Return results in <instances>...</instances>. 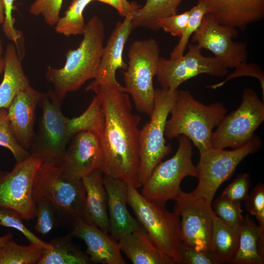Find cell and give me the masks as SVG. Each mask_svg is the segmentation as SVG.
Listing matches in <instances>:
<instances>
[{
  "instance_id": "1",
  "label": "cell",
  "mask_w": 264,
  "mask_h": 264,
  "mask_svg": "<svg viewBox=\"0 0 264 264\" xmlns=\"http://www.w3.org/2000/svg\"><path fill=\"white\" fill-rule=\"evenodd\" d=\"M86 90L98 96L104 115V129L99 135L103 153L101 170L136 188L140 187L138 126L141 118L132 113L129 95L93 81Z\"/></svg>"
},
{
  "instance_id": "2",
  "label": "cell",
  "mask_w": 264,
  "mask_h": 264,
  "mask_svg": "<svg viewBox=\"0 0 264 264\" xmlns=\"http://www.w3.org/2000/svg\"><path fill=\"white\" fill-rule=\"evenodd\" d=\"M63 101L49 90L43 93L39 104L42 115L29 149L42 163L61 166L66 147L77 133L90 131L99 135L104 129V115L97 95L82 114L73 118L63 114Z\"/></svg>"
},
{
  "instance_id": "3",
  "label": "cell",
  "mask_w": 264,
  "mask_h": 264,
  "mask_svg": "<svg viewBox=\"0 0 264 264\" xmlns=\"http://www.w3.org/2000/svg\"><path fill=\"white\" fill-rule=\"evenodd\" d=\"M83 38L78 47L69 50L66 62L60 68L49 66L45 74L54 86L56 95L63 100L67 93L80 89L88 80L95 78L104 48L105 26L97 16L86 24Z\"/></svg>"
},
{
  "instance_id": "4",
  "label": "cell",
  "mask_w": 264,
  "mask_h": 264,
  "mask_svg": "<svg viewBox=\"0 0 264 264\" xmlns=\"http://www.w3.org/2000/svg\"><path fill=\"white\" fill-rule=\"evenodd\" d=\"M227 111L222 103L205 105L196 100L189 90H178L170 111L171 117L165 123L164 136L172 139L183 135L193 142L200 154L212 148V130Z\"/></svg>"
},
{
  "instance_id": "5",
  "label": "cell",
  "mask_w": 264,
  "mask_h": 264,
  "mask_svg": "<svg viewBox=\"0 0 264 264\" xmlns=\"http://www.w3.org/2000/svg\"><path fill=\"white\" fill-rule=\"evenodd\" d=\"M33 198L48 201L56 214V222L70 225L83 220L86 190L82 179L71 178L61 166L42 163L36 174Z\"/></svg>"
},
{
  "instance_id": "6",
  "label": "cell",
  "mask_w": 264,
  "mask_h": 264,
  "mask_svg": "<svg viewBox=\"0 0 264 264\" xmlns=\"http://www.w3.org/2000/svg\"><path fill=\"white\" fill-rule=\"evenodd\" d=\"M160 48L154 38L134 41L130 45L127 67L123 72L125 88L136 110L149 116L154 107L153 78L156 76Z\"/></svg>"
},
{
  "instance_id": "7",
  "label": "cell",
  "mask_w": 264,
  "mask_h": 264,
  "mask_svg": "<svg viewBox=\"0 0 264 264\" xmlns=\"http://www.w3.org/2000/svg\"><path fill=\"white\" fill-rule=\"evenodd\" d=\"M128 203L137 221L146 230L155 245L171 257L175 264H180L179 246L181 242L179 217L169 212L140 194L133 186L127 185Z\"/></svg>"
},
{
  "instance_id": "8",
  "label": "cell",
  "mask_w": 264,
  "mask_h": 264,
  "mask_svg": "<svg viewBox=\"0 0 264 264\" xmlns=\"http://www.w3.org/2000/svg\"><path fill=\"white\" fill-rule=\"evenodd\" d=\"M178 90L157 88L154 91V107L150 121L139 132V180L142 186L154 168L172 151L164 138L165 123L176 100Z\"/></svg>"
},
{
  "instance_id": "9",
  "label": "cell",
  "mask_w": 264,
  "mask_h": 264,
  "mask_svg": "<svg viewBox=\"0 0 264 264\" xmlns=\"http://www.w3.org/2000/svg\"><path fill=\"white\" fill-rule=\"evenodd\" d=\"M178 147L171 158L160 162L142 185V195L156 204L165 207L166 202L175 200L182 191V180L188 176L198 177V171L192 159L191 141L181 135L177 137Z\"/></svg>"
},
{
  "instance_id": "10",
  "label": "cell",
  "mask_w": 264,
  "mask_h": 264,
  "mask_svg": "<svg viewBox=\"0 0 264 264\" xmlns=\"http://www.w3.org/2000/svg\"><path fill=\"white\" fill-rule=\"evenodd\" d=\"M262 145V140L254 134L241 148L232 150L211 148L200 154L196 166L198 184L190 193L212 204L219 188L230 177L240 162L248 155L258 152Z\"/></svg>"
},
{
  "instance_id": "11",
  "label": "cell",
  "mask_w": 264,
  "mask_h": 264,
  "mask_svg": "<svg viewBox=\"0 0 264 264\" xmlns=\"http://www.w3.org/2000/svg\"><path fill=\"white\" fill-rule=\"evenodd\" d=\"M240 106L225 115L212 132V148L236 149L244 145L264 121V102L255 90L243 89Z\"/></svg>"
},
{
  "instance_id": "12",
  "label": "cell",
  "mask_w": 264,
  "mask_h": 264,
  "mask_svg": "<svg viewBox=\"0 0 264 264\" xmlns=\"http://www.w3.org/2000/svg\"><path fill=\"white\" fill-rule=\"evenodd\" d=\"M42 163L40 158L31 154L26 159L17 162L10 172L0 177V207L15 210L23 220H29L35 217L33 186Z\"/></svg>"
},
{
  "instance_id": "13",
  "label": "cell",
  "mask_w": 264,
  "mask_h": 264,
  "mask_svg": "<svg viewBox=\"0 0 264 264\" xmlns=\"http://www.w3.org/2000/svg\"><path fill=\"white\" fill-rule=\"evenodd\" d=\"M175 200L174 212L181 217V242L197 250L211 251L215 215L212 204L182 191Z\"/></svg>"
},
{
  "instance_id": "14",
  "label": "cell",
  "mask_w": 264,
  "mask_h": 264,
  "mask_svg": "<svg viewBox=\"0 0 264 264\" xmlns=\"http://www.w3.org/2000/svg\"><path fill=\"white\" fill-rule=\"evenodd\" d=\"M188 48V52L176 59L160 57L156 76L162 88L175 90L199 74L222 77L228 73V69L216 58L202 55L197 44H189Z\"/></svg>"
},
{
  "instance_id": "15",
  "label": "cell",
  "mask_w": 264,
  "mask_h": 264,
  "mask_svg": "<svg viewBox=\"0 0 264 264\" xmlns=\"http://www.w3.org/2000/svg\"><path fill=\"white\" fill-rule=\"evenodd\" d=\"M238 35V29L219 23L207 13L193 34L192 41L201 49L211 51L227 69L233 68L246 62L248 55L245 43L233 41Z\"/></svg>"
},
{
  "instance_id": "16",
  "label": "cell",
  "mask_w": 264,
  "mask_h": 264,
  "mask_svg": "<svg viewBox=\"0 0 264 264\" xmlns=\"http://www.w3.org/2000/svg\"><path fill=\"white\" fill-rule=\"evenodd\" d=\"M103 153L99 135L90 131L77 133L68 142L61 167L68 176L82 179L101 170Z\"/></svg>"
},
{
  "instance_id": "17",
  "label": "cell",
  "mask_w": 264,
  "mask_h": 264,
  "mask_svg": "<svg viewBox=\"0 0 264 264\" xmlns=\"http://www.w3.org/2000/svg\"><path fill=\"white\" fill-rule=\"evenodd\" d=\"M131 18L118 22L110 34L105 46L93 81L106 87L115 88L127 92L124 87L117 82L116 72L118 69L126 70L127 64L123 60L125 45L132 31Z\"/></svg>"
},
{
  "instance_id": "18",
  "label": "cell",
  "mask_w": 264,
  "mask_h": 264,
  "mask_svg": "<svg viewBox=\"0 0 264 264\" xmlns=\"http://www.w3.org/2000/svg\"><path fill=\"white\" fill-rule=\"evenodd\" d=\"M43 93L30 86L20 91L7 109L14 136L24 149H30L35 137V110Z\"/></svg>"
},
{
  "instance_id": "19",
  "label": "cell",
  "mask_w": 264,
  "mask_h": 264,
  "mask_svg": "<svg viewBox=\"0 0 264 264\" xmlns=\"http://www.w3.org/2000/svg\"><path fill=\"white\" fill-rule=\"evenodd\" d=\"M202 0L216 22L242 31L264 18V0Z\"/></svg>"
},
{
  "instance_id": "20",
  "label": "cell",
  "mask_w": 264,
  "mask_h": 264,
  "mask_svg": "<svg viewBox=\"0 0 264 264\" xmlns=\"http://www.w3.org/2000/svg\"><path fill=\"white\" fill-rule=\"evenodd\" d=\"M103 183L107 194L109 213V232L117 242L141 226L130 214L127 185L124 180L103 174Z\"/></svg>"
},
{
  "instance_id": "21",
  "label": "cell",
  "mask_w": 264,
  "mask_h": 264,
  "mask_svg": "<svg viewBox=\"0 0 264 264\" xmlns=\"http://www.w3.org/2000/svg\"><path fill=\"white\" fill-rule=\"evenodd\" d=\"M70 235L82 240L87 245L86 253L92 263L126 264L118 242L110 235L82 220L74 223Z\"/></svg>"
},
{
  "instance_id": "22",
  "label": "cell",
  "mask_w": 264,
  "mask_h": 264,
  "mask_svg": "<svg viewBox=\"0 0 264 264\" xmlns=\"http://www.w3.org/2000/svg\"><path fill=\"white\" fill-rule=\"evenodd\" d=\"M103 174L102 171L98 169L82 178L86 190L82 220L109 233L107 194L103 183Z\"/></svg>"
},
{
  "instance_id": "23",
  "label": "cell",
  "mask_w": 264,
  "mask_h": 264,
  "mask_svg": "<svg viewBox=\"0 0 264 264\" xmlns=\"http://www.w3.org/2000/svg\"><path fill=\"white\" fill-rule=\"evenodd\" d=\"M118 242L121 251L133 264H175L155 245L142 226Z\"/></svg>"
},
{
  "instance_id": "24",
  "label": "cell",
  "mask_w": 264,
  "mask_h": 264,
  "mask_svg": "<svg viewBox=\"0 0 264 264\" xmlns=\"http://www.w3.org/2000/svg\"><path fill=\"white\" fill-rule=\"evenodd\" d=\"M3 58L4 75L0 85V109H7L18 93L30 86L23 71L17 47L13 42L7 45Z\"/></svg>"
},
{
  "instance_id": "25",
  "label": "cell",
  "mask_w": 264,
  "mask_h": 264,
  "mask_svg": "<svg viewBox=\"0 0 264 264\" xmlns=\"http://www.w3.org/2000/svg\"><path fill=\"white\" fill-rule=\"evenodd\" d=\"M264 232L249 215H245L238 230V246L230 264H263L264 259L258 251V241Z\"/></svg>"
},
{
  "instance_id": "26",
  "label": "cell",
  "mask_w": 264,
  "mask_h": 264,
  "mask_svg": "<svg viewBox=\"0 0 264 264\" xmlns=\"http://www.w3.org/2000/svg\"><path fill=\"white\" fill-rule=\"evenodd\" d=\"M70 234L57 237L49 242L51 248L45 249L38 264H91L89 256L74 244Z\"/></svg>"
},
{
  "instance_id": "27",
  "label": "cell",
  "mask_w": 264,
  "mask_h": 264,
  "mask_svg": "<svg viewBox=\"0 0 264 264\" xmlns=\"http://www.w3.org/2000/svg\"><path fill=\"white\" fill-rule=\"evenodd\" d=\"M238 243V230L228 226L215 214L211 251L219 264L231 263L237 251Z\"/></svg>"
},
{
  "instance_id": "28",
  "label": "cell",
  "mask_w": 264,
  "mask_h": 264,
  "mask_svg": "<svg viewBox=\"0 0 264 264\" xmlns=\"http://www.w3.org/2000/svg\"><path fill=\"white\" fill-rule=\"evenodd\" d=\"M182 0H146L131 19L132 29L146 27L154 30L156 21L177 14Z\"/></svg>"
},
{
  "instance_id": "29",
  "label": "cell",
  "mask_w": 264,
  "mask_h": 264,
  "mask_svg": "<svg viewBox=\"0 0 264 264\" xmlns=\"http://www.w3.org/2000/svg\"><path fill=\"white\" fill-rule=\"evenodd\" d=\"M44 250L31 243L21 245L11 239L0 248V264H38Z\"/></svg>"
},
{
  "instance_id": "30",
  "label": "cell",
  "mask_w": 264,
  "mask_h": 264,
  "mask_svg": "<svg viewBox=\"0 0 264 264\" xmlns=\"http://www.w3.org/2000/svg\"><path fill=\"white\" fill-rule=\"evenodd\" d=\"M92 1L94 0H72L64 16L60 17L55 24V31L66 37L83 35L86 24L83 11Z\"/></svg>"
},
{
  "instance_id": "31",
  "label": "cell",
  "mask_w": 264,
  "mask_h": 264,
  "mask_svg": "<svg viewBox=\"0 0 264 264\" xmlns=\"http://www.w3.org/2000/svg\"><path fill=\"white\" fill-rule=\"evenodd\" d=\"M192 9L183 34L170 53V59H176L184 55L190 38L199 26L204 15L208 13L207 6L202 0H198V4L192 7Z\"/></svg>"
},
{
  "instance_id": "32",
  "label": "cell",
  "mask_w": 264,
  "mask_h": 264,
  "mask_svg": "<svg viewBox=\"0 0 264 264\" xmlns=\"http://www.w3.org/2000/svg\"><path fill=\"white\" fill-rule=\"evenodd\" d=\"M212 208L216 216L224 223L235 230H239L244 218L240 202L220 197L214 201Z\"/></svg>"
},
{
  "instance_id": "33",
  "label": "cell",
  "mask_w": 264,
  "mask_h": 264,
  "mask_svg": "<svg viewBox=\"0 0 264 264\" xmlns=\"http://www.w3.org/2000/svg\"><path fill=\"white\" fill-rule=\"evenodd\" d=\"M0 146L8 149L17 162L26 159L31 154L30 152L19 144L14 136L6 109H0Z\"/></svg>"
},
{
  "instance_id": "34",
  "label": "cell",
  "mask_w": 264,
  "mask_h": 264,
  "mask_svg": "<svg viewBox=\"0 0 264 264\" xmlns=\"http://www.w3.org/2000/svg\"><path fill=\"white\" fill-rule=\"evenodd\" d=\"M22 218L15 210L0 207V225L13 228L21 232L31 243L45 249L51 248L49 242L43 241L31 232L23 223Z\"/></svg>"
},
{
  "instance_id": "35",
  "label": "cell",
  "mask_w": 264,
  "mask_h": 264,
  "mask_svg": "<svg viewBox=\"0 0 264 264\" xmlns=\"http://www.w3.org/2000/svg\"><path fill=\"white\" fill-rule=\"evenodd\" d=\"M63 0H35L31 4L29 12L34 16L42 15L49 26L55 25L60 18Z\"/></svg>"
},
{
  "instance_id": "36",
  "label": "cell",
  "mask_w": 264,
  "mask_h": 264,
  "mask_svg": "<svg viewBox=\"0 0 264 264\" xmlns=\"http://www.w3.org/2000/svg\"><path fill=\"white\" fill-rule=\"evenodd\" d=\"M36 222L35 229L43 235L48 233L56 223V214L52 205L47 200L40 199L36 202Z\"/></svg>"
},
{
  "instance_id": "37",
  "label": "cell",
  "mask_w": 264,
  "mask_h": 264,
  "mask_svg": "<svg viewBox=\"0 0 264 264\" xmlns=\"http://www.w3.org/2000/svg\"><path fill=\"white\" fill-rule=\"evenodd\" d=\"M192 11L191 8L180 14H176L158 19L155 23L154 30L162 29L173 36L181 38L186 27Z\"/></svg>"
},
{
  "instance_id": "38",
  "label": "cell",
  "mask_w": 264,
  "mask_h": 264,
  "mask_svg": "<svg viewBox=\"0 0 264 264\" xmlns=\"http://www.w3.org/2000/svg\"><path fill=\"white\" fill-rule=\"evenodd\" d=\"M250 185V176L246 173L240 174L224 190L220 197L233 201H244L249 195Z\"/></svg>"
},
{
  "instance_id": "39",
  "label": "cell",
  "mask_w": 264,
  "mask_h": 264,
  "mask_svg": "<svg viewBox=\"0 0 264 264\" xmlns=\"http://www.w3.org/2000/svg\"><path fill=\"white\" fill-rule=\"evenodd\" d=\"M244 201L246 211L256 217L260 228H264V185L258 184Z\"/></svg>"
},
{
  "instance_id": "40",
  "label": "cell",
  "mask_w": 264,
  "mask_h": 264,
  "mask_svg": "<svg viewBox=\"0 0 264 264\" xmlns=\"http://www.w3.org/2000/svg\"><path fill=\"white\" fill-rule=\"evenodd\" d=\"M235 69L232 73L229 74L222 81L213 85L207 87L214 89L222 86L229 80L243 76H248L257 78L260 83L263 93V101H264V72L259 66L255 63L247 64L243 63L235 68Z\"/></svg>"
},
{
  "instance_id": "41",
  "label": "cell",
  "mask_w": 264,
  "mask_h": 264,
  "mask_svg": "<svg viewBox=\"0 0 264 264\" xmlns=\"http://www.w3.org/2000/svg\"><path fill=\"white\" fill-rule=\"evenodd\" d=\"M179 251L180 264H219L211 251L197 250L184 244L182 242L179 246Z\"/></svg>"
},
{
  "instance_id": "42",
  "label": "cell",
  "mask_w": 264,
  "mask_h": 264,
  "mask_svg": "<svg viewBox=\"0 0 264 264\" xmlns=\"http://www.w3.org/2000/svg\"><path fill=\"white\" fill-rule=\"evenodd\" d=\"M15 0H2L4 12L3 30L6 37L18 47V42L22 37V33L16 29L12 15L13 4Z\"/></svg>"
},
{
  "instance_id": "43",
  "label": "cell",
  "mask_w": 264,
  "mask_h": 264,
  "mask_svg": "<svg viewBox=\"0 0 264 264\" xmlns=\"http://www.w3.org/2000/svg\"><path fill=\"white\" fill-rule=\"evenodd\" d=\"M107 4L115 8L124 18H132L136 11L141 7L136 2L127 0H94Z\"/></svg>"
},
{
  "instance_id": "44",
  "label": "cell",
  "mask_w": 264,
  "mask_h": 264,
  "mask_svg": "<svg viewBox=\"0 0 264 264\" xmlns=\"http://www.w3.org/2000/svg\"><path fill=\"white\" fill-rule=\"evenodd\" d=\"M13 235L8 233L3 236H0V248L4 246L9 241L12 239Z\"/></svg>"
},
{
  "instance_id": "45",
  "label": "cell",
  "mask_w": 264,
  "mask_h": 264,
  "mask_svg": "<svg viewBox=\"0 0 264 264\" xmlns=\"http://www.w3.org/2000/svg\"><path fill=\"white\" fill-rule=\"evenodd\" d=\"M4 8L2 0H0V24H3L4 21Z\"/></svg>"
},
{
  "instance_id": "46",
  "label": "cell",
  "mask_w": 264,
  "mask_h": 264,
  "mask_svg": "<svg viewBox=\"0 0 264 264\" xmlns=\"http://www.w3.org/2000/svg\"><path fill=\"white\" fill-rule=\"evenodd\" d=\"M4 67V58H2L0 60V74L3 70Z\"/></svg>"
},
{
  "instance_id": "47",
  "label": "cell",
  "mask_w": 264,
  "mask_h": 264,
  "mask_svg": "<svg viewBox=\"0 0 264 264\" xmlns=\"http://www.w3.org/2000/svg\"><path fill=\"white\" fill-rule=\"evenodd\" d=\"M3 53V45L2 44V41L0 39V60L2 58V55Z\"/></svg>"
},
{
  "instance_id": "48",
  "label": "cell",
  "mask_w": 264,
  "mask_h": 264,
  "mask_svg": "<svg viewBox=\"0 0 264 264\" xmlns=\"http://www.w3.org/2000/svg\"><path fill=\"white\" fill-rule=\"evenodd\" d=\"M7 172L0 170V177L5 175Z\"/></svg>"
}]
</instances>
